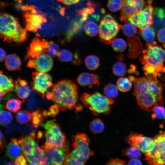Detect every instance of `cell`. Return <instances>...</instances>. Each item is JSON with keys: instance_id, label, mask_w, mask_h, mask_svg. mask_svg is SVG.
Listing matches in <instances>:
<instances>
[{"instance_id": "6da1fadb", "label": "cell", "mask_w": 165, "mask_h": 165, "mask_svg": "<svg viewBox=\"0 0 165 165\" xmlns=\"http://www.w3.org/2000/svg\"><path fill=\"white\" fill-rule=\"evenodd\" d=\"M133 86V95L142 109L153 112L159 104L163 105L162 85L157 78L146 76L136 78Z\"/></svg>"}, {"instance_id": "7a4b0ae2", "label": "cell", "mask_w": 165, "mask_h": 165, "mask_svg": "<svg viewBox=\"0 0 165 165\" xmlns=\"http://www.w3.org/2000/svg\"><path fill=\"white\" fill-rule=\"evenodd\" d=\"M46 95L47 99L55 102L62 111L80 107L76 106L77 86L74 82L69 79L59 81L53 85L51 91L47 92Z\"/></svg>"}, {"instance_id": "3957f363", "label": "cell", "mask_w": 165, "mask_h": 165, "mask_svg": "<svg viewBox=\"0 0 165 165\" xmlns=\"http://www.w3.org/2000/svg\"><path fill=\"white\" fill-rule=\"evenodd\" d=\"M0 37L5 42L20 44L26 40V29L21 25L18 19L6 13H1Z\"/></svg>"}, {"instance_id": "277c9868", "label": "cell", "mask_w": 165, "mask_h": 165, "mask_svg": "<svg viewBox=\"0 0 165 165\" xmlns=\"http://www.w3.org/2000/svg\"><path fill=\"white\" fill-rule=\"evenodd\" d=\"M73 150L66 156L65 165H83L93 152L89 148L90 140L84 133H78L72 138Z\"/></svg>"}, {"instance_id": "5b68a950", "label": "cell", "mask_w": 165, "mask_h": 165, "mask_svg": "<svg viewBox=\"0 0 165 165\" xmlns=\"http://www.w3.org/2000/svg\"><path fill=\"white\" fill-rule=\"evenodd\" d=\"M147 49L142 51V55L139 58L144 65H148L156 68L161 73H165V48L157 45L156 42L146 44Z\"/></svg>"}, {"instance_id": "8992f818", "label": "cell", "mask_w": 165, "mask_h": 165, "mask_svg": "<svg viewBox=\"0 0 165 165\" xmlns=\"http://www.w3.org/2000/svg\"><path fill=\"white\" fill-rule=\"evenodd\" d=\"M18 141L29 164L42 165V151L38 145L34 133L21 136Z\"/></svg>"}, {"instance_id": "52a82bcc", "label": "cell", "mask_w": 165, "mask_h": 165, "mask_svg": "<svg viewBox=\"0 0 165 165\" xmlns=\"http://www.w3.org/2000/svg\"><path fill=\"white\" fill-rule=\"evenodd\" d=\"M80 99L82 103L95 115L108 113L114 102L112 99L98 92L92 94L84 93Z\"/></svg>"}, {"instance_id": "ba28073f", "label": "cell", "mask_w": 165, "mask_h": 165, "mask_svg": "<svg viewBox=\"0 0 165 165\" xmlns=\"http://www.w3.org/2000/svg\"><path fill=\"white\" fill-rule=\"evenodd\" d=\"M55 119L48 121L42 126L46 129V143L59 148H69L65 135Z\"/></svg>"}, {"instance_id": "9c48e42d", "label": "cell", "mask_w": 165, "mask_h": 165, "mask_svg": "<svg viewBox=\"0 0 165 165\" xmlns=\"http://www.w3.org/2000/svg\"><path fill=\"white\" fill-rule=\"evenodd\" d=\"M121 27L112 15H105L101 20L99 26V40L105 44H111L119 31Z\"/></svg>"}, {"instance_id": "30bf717a", "label": "cell", "mask_w": 165, "mask_h": 165, "mask_svg": "<svg viewBox=\"0 0 165 165\" xmlns=\"http://www.w3.org/2000/svg\"><path fill=\"white\" fill-rule=\"evenodd\" d=\"M21 9L24 11L26 29L36 32L42 27V24L47 21L46 15L34 6L26 5L22 6Z\"/></svg>"}, {"instance_id": "8fae6325", "label": "cell", "mask_w": 165, "mask_h": 165, "mask_svg": "<svg viewBox=\"0 0 165 165\" xmlns=\"http://www.w3.org/2000/svg\"><path fill=\"white\" fill-rule=\"evenodd\" d=\"M41 148L43 152L42 165L64 164L66 157L69 152V148H56L50 146L46 143Z\"/></svg>"}, {"instance_id": "7c38bea8", "label": "cell", "mask_w": 165, "mask_h": 165, "mask_svg": "<svg viewBox=\"0 0 165 165\" xmlns=\"http://www.w3.org/2000/svg\"><path fill=\"white\" fill-rule=\"evenodd\" d=\"M153 149L145 154V158L151 165H165V132H161L153 139Z\"/></svg>"}, {"instance_id": "4fadbf2b", "label": "cell", "mask_w": 165, "mask_h": 165, "mask_svg": "<svg viewBox=\"0 0 165 165\" xmlns=\"http://www.w3.org/2000/svg\"><path fill=\"white\" fill-rule=\"evenodd\" d=\"M33 89L43 98L53 85L51 76L46 72L37 71L32 73Z\"/></svg>"}, {"instance_id": "5bb4252c", "label": "cell", "mask_w": 165, "mask_h": 165, "mask_svg": "<svg viewBox=\"0 0 165 165\" xmlns=\"http://www.w3.org/2000/svg\"><path fill=\"white\" fill-rule=\"evenodd\" d=\"M154 11L153 7L148 4L141 10L129 17L127 21L139 29L151 26L153 24Z\"/></svg>"}, {"instance_id": "9a60e30c", "label": "cell", "mask_w": 165, "mask_h": 165, "mask_svg": "<svg viewBox=\"0 0 165 165\" xmlns=\"http://www.w3.org/2000/svg\"><path fill=\"white\" fill-rule=\"evenodd\" d=\"M127 141L129 144L137 147L145 154L152 151L155 144L153 139L138 133L130 134L127 138Z\"/></svg>"}, {"instance_id": "2e32d148", "label": "cell", "mask_w": 165, "mask_h": 165, "mask_svg": "<svg viewBox=\"0 0 165 165\" xmlns=\"http://www.w3.org/2000/svg\"><path fill=\"white\" fill-rule=\"evenodd\" d=\"M49 45L50 42L44 39H40L37 36H36L27 48L25 61L34 59L43 53L49 54Z\"/></svg>"}, {"instance_id": "e0dca14e", "label": "cell", "mask_w": 165, "mask_h": 165, "mask_svg": "<svg viewBox=\"0 0 165 165\" xmlns=\"http://www.w3.org/2000/svg\"><path fill=\"white\" fill-rule=\"evenodd\" d=\"M120 20L127 22L130 16L141 10L145 7V0H123Z\"/></svg>"}, {"instance_id": "ac0fdd59", "label": "cell", "mask_w": 165, "mask_h": 165, "mask_svg": "<svg viewBox=\"0 0 165 165\" xmlns=\"http://www.w3.org/2000/svg\"><path fill=\"white\" fill-rule=\"evenodd\" d=\"M51 57L47 53L42 54L34 59L28 60L27 66L37 71L47 72L53 66V61Z\"/></svg>"}, {"instance_id": "d6986e66", "label": "cell", "mask_w": 165, "mask_h": 165, "mask_svg": "<svg viewBox=\"0 0 165 165\" xmlns=\"http://www.w3.org/2000/svg\"><path fill=\"white\" fill-rule=\"evenodd\" d=\"M77 83L82 86H88L91 88L93 85H99L100 82L98 76L96 74L87 72H82L77 79Z\"/></svg>"}, {"instance_id": "ffe728a7", "label": "cell", "mask_w": 165, "mask_h": 165, "mask_svg": "<svg viewBox=\"0 0 165 165\" xmlns=\"http://www.w3.org/2000/svg\"><path fill=\"white\" fill-rule=\"evenodd\" d=\"M15 88L12 79L4 75L1 71L0 72V101L6 97V94L13 90Z\"/></svg>"}, {"instance_id": "44dd1931", "label": "cell", "mask_w": 165, "mask_h": 165, "mask_svg": "<svg viewBox=\"0 0 165 165\" xmlns=\"http://www.w3.org/2000/svg\"><path fill=\"white\" fill-rule=\"evenodd\" d=\"M22 153L21 147L18 141L16 138H12L10 142L6 147V156L12 161H14Z\"/></svg>"}, {"instance_id": "7402d4cb", "label": "cell", "mask_w": 165, "mask_h": 165, "mask_svg": "<svg viewBox=\"0 0 165 165\" xmlns=\"http://www.w3.org/2000/svg\"><path fill=\"white\" fill-rule=\"evenodd\" d=\"M14 85L15 91L19 98L24 100L29 96L31 90L25 80L19 78L15 82Z\"/></svg>"}, {"instance_id": "603a6c76", "label": "cell", "mask_w": 165, "mask_h": 165, "mask_svg": "<svg viewBox=\"0 0 165 165\" xmlns=\"http://www.w3.org/2000/svg\"><path fill=\"white\" fill-rule=\"evenodd\" d=\"M127 40L129 46L128 57L130 58H135L134 50L137 52L138 55L139 53L136 50L141 52L142 47L141 41L138 38L135 36L128 37Z\"/></svg>"}, {"instance_id": "cb8c5ba5", "label": "cell", "mask_w": 165, "mask_h": 165, "mask_svg": "<svg viewBox=\"0 0 165 165\" xmlns=\"http://www.w3.org/2000/svg\"><path fill=\"white\" fill-rule=\"evenodd\" d=\"M5 66L6 68L11 71L20 69L21 61L19 57L15 54L7 56L5 59Z\"/></svg>"}, {"instance_id": "d4e9b609", "label": "cell", "mask_w": 165, "mask_h": 165, "mask_svg": "<svg viewBox=\"0 0 165 165\" xmlns=\"http://www.w3.org/2000/svg\"><path fill=\"white\" fill-rule=\"evenodd\" d=\"M165 16V9L161 8H156L154 10L152 28L157 31L163 26V21Z\"/></svg>"}, {"instance_id": "484cf974", "label": "cell", "mask_w": 165, "mask_h": 165, "mask_svg": "<svg viewBox=\"0 0 165 165\" xmlns=\"http://www.w3.org/2000/svg\"><path fill=\"white\" fill-rule=\"evenodd\" d=\"M147 43L151 44L155 42V32L154 29L151 26L140 29L139 32Z\"/></svg>"}, {"instance_id": "4316f807", "label": "cell", "mask_w": 165, "mask_h": 165, "mask_svg": "<svg viewBox=\"0 0 165 165\" xmlns=\"http://www.w3.org/2000/svg\"><path fill=\"white\" fill-rule=\"evenodd\" d=\"M85 63L86 67L90 70L94 71L97 69L100 65V59L97 56L89 55L86 58Z\"/></svg>"}, {"instance_id": "83f0119b", "label": "cell", "mask_w": 165, "mask_h": 165, "mask_svg": "<svg viewBox=\"0 0 165 165\" xmlns=\"http://www.w3.org/2000/svg\"><path fill=\"white\" fill-rule=\"evenodd\" d=\"M129 78L121 77L119 78L116 82V86L119 90L122 92H127L131 89L132 84Z\"/></svg>"}, {"instance_id": "f1b7e54d", "label": "cell", "mask_w": 165, "mask_h": 165, "mask_svg": "<svg viewBox=\"0 0 165 165\" xmlns=\"http://www.w3.org/2000/svg\"><path fill=\"white\" fill-rule=\"evenodd\" d=\"M112 71L113 73L118 76H122L127 72V67L125 63L121 61L116 62L113 64Z\"/></svg>"}, {"instance_id": "f546056e", "label": "cell", "mask_w": 165, "mask_h": 165, "mask_svg": "<svg viewBox=\"0 0 165 165\" xmlns=\"http://www.w3.org/2000/svg\"><path fill=\"white\" fill-rule=\"evenodd\" d=\"M105 128L103 122L99 119H95L93 120L89 125L90 131L93 134H97L101 133Z\"/></svg>"}, {"instance_id": "4dcf8cb0", "label": "cell", "mask_w": 165, "mask_h": 165, "mask_svg": "<svg viewBox=\"0 0 165 165\" xmlns=\"http://www.w3.org/2000/svg\"><path fill=\"white\" fill-rule=\"evenodd\" d=\"M84 29L86 34L90 36H96L99 32V27L94 21H89L85 25Z\"/></svg>"}, {"instance_id": "1f68e13d", "label": "cell", "mask_w": 165, "mask_h": 165, "mask_svg": "<svg viewBox=\"0 0 165 165\" xmlns=\"http://www.w3.org/2000/svg\"><path fill=\"white\" fill-rule=\"evenodd\" d=\"M137 27L131 23H126L122 27V32L128 37L134 36L136 34L139 32V30H138Z\"/></svg>"}, {"instance_id": "d6a6232c", "label": "cell", "mask_w": 165, "mask_h": 165, "mask_svg": "<svg viewBox=\"0 0 165 165\" xmlns=\"http://www.w3.org/2000/svg\"><path fill=\"white\" fill-rule=\"evenodd\" d=\"M32 118V114L25 110L19 111L16 116L17 121L21 124L28 123L31 119Z\"/></svg>"}, {"instance_id": "836d02e7", "label": "cell", "mask_w": 165, "mask_h": 165, "mask_svg": "<svg viewBox=\"0 0 165 165\" xmlns=\"http://www.w3.org/2000/svg\"><path fill=\"white\" fill-rule=\"evenodd\" d=\"M118 90L116 86L113 83H109L105 86L103 89V92L106 96L112 99L118 95Z\"/></svg>"}, {"instance_id": "e575fe53", "label": "cell", "mask_w": 165, "mask_h": 165, "mask_svg": "<svg viewBox=\"0 0 165 165\" xmlns=\"http://www.w3.org/2000/svg\"><path fill=\"white\" fill-rule=\"evenodd\" d=\"M141 150L137 147L132 146L123 151V154L131 159H138L141 156Z\"/></svg>"}, {"instance_id": "d590c367", "label": "cell", "mask_w": 165, "mask_h": 165, "mask_svg": "<svg viewBox=\"0 0 165 165\" xmlns=\"http://www.w3.org/2000/svg\"><path fill=\"white\" fill-rule=\"evenodd\" d=\"M111 44L114 50L117 52H123L127 47L126 41L121 38H114L112 41Z\"/></svg>"}, {"instance_id": "8d00e7d4", "label": "cell", "mask_w": 165, "mask_h": 165, "mask_svg": "<svg viewBox=\"0 0 165 165\" xmlns=\"http://www.w3.org/2000/svg\"><path fill=\"white\" fill-rule=\"evenodd\" d=\"M22 103L21 101L19 100L10 99L6 102L5 108L10 111L16 113L20 108Z\"/></svg>"}, {"instance_id": "74e56055", "label": "cell", "mask_w": 165, "mask_h": 165, "mask_svg": "<svg viewBox=\"0 0 165 165\" xmlns=\"http://www.w3.org/2000/svg\"><path fill=\"white\" fill-rule=\"evenodd\" d=\"M13 117L9 112L1 108L0 113V124L3 126H6L12 121Z\"/></svg>"}, {"instance_id": "f35d334b", "label": "cell", "mask_w": 165, "mask_h": 165, "mask_svg": "<svg viewBox=\"0 0 165 165\" xmlns=\"http://www.w3.org/2000/svg\"><path fill=\"white\" fill-rule=\"evenodd\" d=\"M32 114V119L33 125L35 127H37L39 125L42 126V123L45 117L39 109L33 112Z\"/></svg>"}, {"instance_id": "ab89813d", "label": "cell", "mask_w": 165, "mask_h": 165, "mask_svg": "<svg viewBox=\"0 0 165 165\" xmlns=\"http://www.w3.org/2000/svg\"><path fill=\"white\" fill-rule=\"evenodd\" d=\"M57 56L59 60L62 62H71L74 59L73 53L70 51L62 49L59 51Z\"/></svg>"}, {"instance_id": "60d3db41", "label": "cell", "mask_w": 165, "mask_h": 165, "mask_svg": "<svg viewBox=\"0 0 165 165\" xmlns=\"http://www.w3.org/2000/svg\"><path fill=\"white\" fill-rule=\"evenodd\" d=\"M123 4V0H108V7L110 11L115 12L122 8Z\"/></svg>"}, {"instance_id": "b9f144b4", "label": "cell", "mask_w": 165, "mask_h": 165, "mask_svg": "<svg viewBox=\"0 0 165 165\" xmlns=\"http://www.w3.org/2000/svg\"><path fill=\"white\" fill-rule=\"evenodd\" d=\"M154 113L152 115V119L157 118L162 119L164 117L165 114V109L161 106H156L153 109Z\"/></svg>"}, {"instance_id": "7bdbcfd3", "label": "cell", "mask_w": 165, "mask_h": 165, "mask_svg": "<svg viewBox=\"0 0 165 165\" xmlns=\"http://www.w3.org/2000/svg\"><path fill=\"white\" fill-rule=\"evenodd\" d=\"M60 108L57 105L55 104L51 106L47 111V116L52 117L55 116L58 113Z\"/></svg>"}, {"instance_id": "ee69618b", "label": "cell", "mask_w": 165, "mask_h": 165, "mask_svg": "<svg viewBox=\"0 0 165 165\" xmlns=\"http://www.w3.org/2000/svg\"><path fill=\"white\" fill-rule=\"evenodd\" d=\"M157 36L158 40L160 42L165 44V27L159 29L157 32Z\"/></svg>"}, {"instance_id": "f6af8a7d", "label": "cell", "mask_w": 165, "mask_h": 165, "mask_svg": "<svg viewBox=\"0 0 165 165\" xmlns=\"http://www.w3.org/2000/svg\"><path fill=\"white\" fill-rule=\"evenodd\" d=\"M107 164L111 165H125L126 164V162L124 160L119 159L116 158L111 159L108 161Z\"/></svg>"}, {"instance_id": "bcb514c9", "label": "cell", "mask_w": 165, "mask_h": 165, "mask_svg": "<svg viewBox=\"0 0 165 165\" xmlns=\"http://www.w3.org/2000/svg\"><path fill=\"white\" fill-rule=\"evenodd\" d=\"M26 159L23 155L20 156L16 158L14 161L15 165H27V161Z\"/></svg>"}, {"instance_id": "7dc6e473", "label": "cell", "mask_w": 165, "mask_h": 165, "mask_svg": "<svg viewBox=\"0 0 165 165\" xmlns=\"http://www.w3.org/2000/svg\"><path fill=\"white\" fill-rule=\"evenodd\" d=\"M0 148L1 152L5 148L6 146V141L5 138L0 130Z\"/></svg>"}, {"instance_id": "c3c4849f", "label": "cell", "mask_w": 165, "mask_h": 165, "mask_svg": "<svg viewBox=\"0 0 165 165\" xmlns=\"http://www.w3.org/2000/svg\"><path fill=\"white\" fill-rule=\"evenodd\" d=\"M67 6L79 3L80 0H57Z\"/></svg>"}, {"instance_id": "681fc988", "label": "cell", "mask_w": 165, "mask_h": 165, "mask_svg": "<svg viewBox=\"0 0 165 165\" xmlns=\"http://www.w3.org/2000/svg\"><path fill=\"white\" fill-rule=\"evenodd\" d=\"M128 165H141L142 163L138 159H131L128 162Z\"/></svg>"}, {"instance_id": "f907efd6", "label": "cell", "mask_w": 165, "mask_h": 165, "mask_svg": "<svg viewBox=\"0 0 165 165\" xmlns=\"http://www.w3.org/2000/svg\"><path fill=\"white\" fill-rule=\"evenodd\" d=\"M0 60L1 62H2L5 60L6 57V53L4 50L1 47L0 49Z\"/></svg>"}, {"instance_id": "816d5d0a", "label": "cell", "mask_w": 165, "mask_h": 165, "mask_svg": "<svg viewBox=\"0 0 165 165\" xmlns=\"http://www.w3.org/2000/svg\"><path fill=\"white\" fill-rule=\"evenodd\" d=\"M129 78L131 82H134L136 78L133 76H130L129 77Z\"/></svg>"}, {"instance_id": "f5cc1de1", "label": "cell", "mask_w": 165, "mask_h": 165, "mask_svg": "<svg viewBox=\"0 0 165 165\" xmlns=\"http://www.w3.org/2000/svg\"><path fill=\"white\" fill-rule=\"evenodd\" d=\"M42 132L40 131L39 132V133H38V138H41L42 136Z\"/></svg>"}, {"instance_id": "db71d44e", "label": "cell", "mask_w": 165, "mask_h": 165, "mask_svg": "<svg viewBox=\"0 0 165 165\" xmlns=\"http://www.w3.org/2000/svg\"><path fill=\"white\" fill-rule=\"evenodd\" d=\"M152 0H148L147 2L148 3V4H151L152 3Z\"/></svg>"}, {"instance_id": "11a10c76", "label": "cell", "mask_w": 165, "mask_h": 165, "mask_svg": "<svg viewBox=\"0 0 165 165\" xmlns=\"http://www.w3.org/2000/svg\"><path fill=\"white\" fill-rule=\"evenodd\" d=\"M14 0L18 1V2L21 3L22 2V0Z\"/></svg>"}, {"instance_id": "9f6ffc18", "label": "cell", "mask_w": 165, "mask_h": 165, "mask_svg": "<svg viewBox=\"0 0 165 165\" xmlns=\"http://www.w3.org/2000/svg\"><path fill=\"white\" fill-rule=\"evenodd\" d=\"M164 119L165 120V115H164Z\"/></svg>"}, {"instance_id": "6f0895ef", "label": "cell", "mask_w": 165, "mask_h": 165, "mask_svg": "<svg viewBox=\"0 0 165 165\" xmlns=\"http://www.w3.org/2000/svg\"></svg>"}]
</instances>
